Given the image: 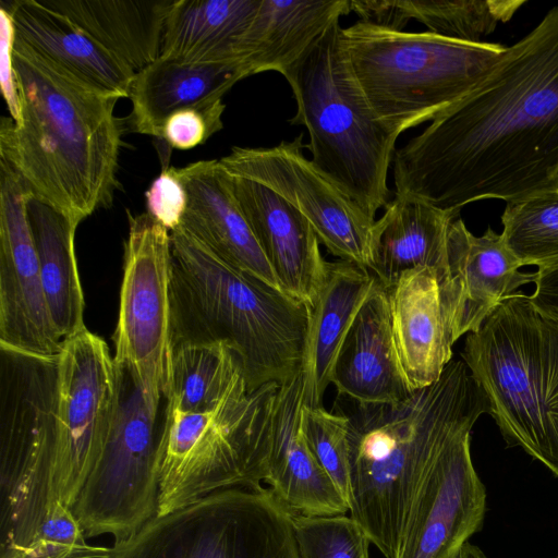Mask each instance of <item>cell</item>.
I'll use <instances>...</instances> for the list:
<instances>
[{
  "label": "cell",
  "instance_id": "obj_1",
  "mask_svg": "<svg viewBox=\"0 0 558 558\" xmlns=\"http://www.w3.org/2000/svg\"><path fill=\"white\" fill-rule=\"evenodd\" d=\"M558 7L393 155L395 195L460 213L556 191Z\"/></svg>",
  "mask_w": 558,
  "mask_h": 558
},
{
  "label": "cell",
  "instance_id": "obj_13",
  "mask_svg": "<svg viewBox=\"0 0 558 558\" xmlns=\"http://www.w3.org/2000/svg\"><path fill=\"white\" fill-rule=\"evenodd\" d=\"M118 399L119 371L107 343L86 327L63 339L53 492L71 509L105 447Z\"/></svg>",
  "mask_w": 558,
  "mask_h": 558
},
{
  "label": "cell",
  "instance_id": "obj_40",
  "mask_svg": "<svg viewBox=\"0 0 558 558\" xmlns=\"http://www.w3.org/2000/svg\"><path fill=\"white\" fill-rule=\"evenodd\" d=\"M350 12L360 16V21L390 28L403 31L409 21L403 16L398 0H349Z\"/></svg>",
  "mask_w": 558,
  "mask_h": 558
},
{
  "label": "cell",
  "instance_id": "obj_5",
  "mask_svg": "<svg viewBox=\"0 0 558 558\" xmlns=\"http://www.w3.org/2000/svg\"><path fill=\"white\" fill-rule=\"evenodd\" d=\"M461 356L508 445L558 478V317L515 292L469 332Z\"/></svg>",
  "mask_w": 558,
  "mask_h": 558
},
{
  "label": "cell",
  "instance_id": "obj_9",
  "mask_svg": "<svg viewBox=\"0 0 558 558\" xmlns=\"http://www.w3.org/2000/svg\"><path fill=\"white\" fill-rule=\"evenodd\" d=\"M58 355L0 344V558H22L57 498Z\"/></svg>",
  "mask_w": 558,
  "mask_h": 558
},
{
  "label": "cell",
  "instance_id": "obj_30",
  "mask_svg": "<svg viewBox=\"0 0 558 558\" xmlns=\"http://www.w3.org/2000/svg\"><path fill=\"white\" fill-rule=\"evenodd\" d=\"M27 210L49 315L59 336L65 339L85 328L74 247L78 226L34 196L28 199Z\"/></svg>",
  "mask_w": 558,
  "mask_h": 558
},
{
  "label": "cell",
  "instance_id": "obj_17",
  "mask_svg": "<svg viewBox=\"0 0 558 558\" xmlns=\"http://www.w3.org/2000/svg\"><path fill=\"white\" fill-rule=\"evenodd\" d=\"M520 262L490 227L483 235L471 233L457 217L447 242V277L440 284L453 340L476 331L485 318L515 290L535 281L522 272Z\"/></svg>",
  "mask_w": 558,
  "mask_h": 558
},
{
  "label": "cell",
  "instance_id": "obj_16",
  "mask_svg": "<svg viewBox=\"0 0 558 558\" xmlns=\"http://www.w3.org/2000/svg\"><path fill=\"white\" fill-rule=\"evenodd\" d=\"M470 440L471 430L458 434L429 465L395 558H452L482 530L487 493L474 469Z\"/></svg>",
  "mask_w": 558,
  "mask_h": 558
},
{
  "label": "cell",
  "instance_id": "obj_8",
  "mask_svg": "<svg viewBox=\"0 0 558 558\" xmlns=\"http://www.w3.org/2000/svg\"><path fill=\"white\" fill-rule=\"evenodd\" d=\"M279 387L266 384L207 412L163 408L157 451V515L221 489L262 486L267 477Z\"/></svg>",
  "mask_w": 558,
  "mask_h": 558
},
{
  "label": "cell",
  "instance_id": "obj_7",
  "mask_svg": "<svg viewBox=\"0 0 558 558\" xmlns=\"http://www.w3.org/2000/svg\"><path fill=\"white\" fill-rule=\"evenodd\" d=\"M353 73L376 114L401 134L434 121L492 70L507 46L362 21L342 28Z\"/></svg>",
  "mask_w": 558,
  "mask_h": 558
},
{
  "label": "cell",
  "instance_id": "obj_22",
  "mask_svg": "<svg viewBox=\"0 0 558 558\" xmlns=\"http://www.w3.org/2000/svg\"><path fill=\"white\" fill-rule=\"evenodd\" d=\"M302 387L301 372L279 387L265 483L294 513L347 514L348 502L320 468L304 438L301 426Z\"/></svg>",
  "mask_w": 558,
  "mask_h": 558
},
{
  "label": "cell",
  "instance_id": "obj_31",
  "mask_svg": "<svg viewBox=\"0 0 558 558\" xmlns=\"http://www.w3.org/2000/svg\"><path fill=\"white\" fill-rule=\"evenodd\" d=\"M250 392L243 364L223 342H187L172 348L163 408L201 413Z\"/></svg>",
  "mask_w": 558,
  "mask_h": 558
},
{
  "label": "cell",
  "instance_id": "obj_14",
  "mask_svg": "<svg viewBox=\"0 0 558 558\" xmlns=\"http://www.w3.org/2000/svg\"><path fill=\"white\" fill-rule=\"evenodd\" d=\"M303 134L272 147H232L219 159L231 175L258 182L299 210L332 255L369 270L375 220L303 154Z\"/></svg>",
  "mask_w": 558,
  "mask_h": 558
},
{
  "label": "cell",
  "instance_id": "obj_27",
  "mask_svg": "<svg viewBox=\"0 0 558 558\" xmlns=\"http://www.w3.org/2000/svg\"><path fill=\"white\" fill-rule=\"evenodd\" d=\"M349 13V0H260L243 41L242 62L251 75L265 71L284 75Z\"/></svg>",
  "mask_w": 558,
  "mask_h": 558
},
{
  "label": "cell",
  "instance_id": "obj_26",
  "mask_svg": "<svg viewBox=\"0 0 558 558\" xmlns=\"http://www.w3.org/2000/svg\"><path fill=\"white\" fill-rule=\"evenodd\" d=\"M16 38L88 85L129 97L135 72L64 14L41 0H12Z\"/></svg>",
  "mask_w": 558,
  "mask_h": 558
},
{
  "label": "cell",
  "instance_id": "obj_38",
  "mask_svg": "<svg viewBox=\"0 0 558 558\" xmlns=\"http://www.w3.org/2000/svg\"><path fill=\"white\" fill-rule=\"evenodd\" d=\"M147 211L170 232L183 219L187 206V194L174 167L165 168L145 193Z\"/></svg>",
  "mask_w": 558,
  "mask_h": 558
},
{
  "label": "cell",
  "instance_id": "obj_37",
  "mask_svg": "<svg viewBox=\"0 0 558 558\" xmlns=\"http://www.w3.org/2000/svg\"><path fill=\"white\" fill-rule=\"evenodd\" d=\"M223 102L206 108H186L170 114L163 123L161 140L181 150L194 148L222 129Z\"/></svg>",
  "mask_w": 558,
  "mask_h": 558
},
{
  "label": "cell",
  "instance_id": "obj_32",
  "mask_svg": "<svg viewBox=\"0 0 558 558\" xmlns=\"http://www.w3.org/2000/svg\"><path fill=\"white\" fill-rule=\"evenodd\" d=\"M407 21L424 24L448 38L481 43L499 23L509 21L522 0H398Z\"/></svg>",
  "mask_w": 558,
  "mask_h": 558
},
{
  "label": "cell",
  "instance_id": "obj_29",
  "mask_svg": "<svg viewBox=\"0 0 558 558\" xmlns=\"http://www.w3.org/2000/svg\"><path fill=\"white\" fill-rule=\"evenodd\" d=\"M259 2L177 0L165 22L160 57L193 63H243V41Z\"/></svg>",
  "mask_w": 558,
  "mask_h": 558
},
{
  "label": "cell",
  "instance_id": "obj_15",
  "mask_svg": "<svg viewBox=\"0 0 558 558\" xmlns=\"http://www.w3.org/2000/svg\"><path fill=\"white\" fill-rule=\"evenodd\" d=\"M32 193L0 159V344L58 355L63 339L47 307L27 203Z\"/></svg>",
  "mask_w": 558,
  "mask_h": 558
},
{
  "label": "cell",
  "instance_id": "obj_36",
  "mask_svg": "<svg viewBox=\"0 0 558 558\" xmlns=\"http://www.w3.org/2000/svg\"><path fill=\"white\" fill-rule=\"evenodd\" d=\"M72 509L56 498L22 558H109L111 547L90 545Z\"/></svg>",
  "mask_w": 558,
  "mask_h": 558
},
{
  "label": "cell",
  "instance_id": "obj_43",
  "mask_svg": "<svg viewBox=\"0 0 558 558\" xmlns=\"http://www.w3.org/2000/svg\"><path fill=\"white\" fill-rule=\"evenodd\" d=\"M555 189L558 192V172H557V175H556V179H555Z\"/></svg>",
  "mask_w": 558,
  "mask_h": 558
},
{
  "label": "cell",
  "instance_id": "obj_3",
  "mask_svg": "<svg viewBox=\"0 0 558 558\" xmlns=\"http://www.w3.org/2000/svg\"><path fill=\"white\" fill-rule=\"evenodd\" d=\"M354 403V402H353ZM348 418L350 515L386 558L400 547L423 476L442 448L489 413L485 393L464 361L396 403L357 404Z\"/></svg>",
  "mask_w": 558,
  "mask_h": 558
},
{
  "label": "cell",
  "instance_id": "obj_39",
  "mask_svg": "<svg viewBox=\"0 0 558 558\" xmlns=\"http://www.w3.org/2000/svg\"><path fill=\"white\" fill-rule=\"evenodd\" d=\"M16 34L9 10L0 8V84L10 118L15 122L21 120L20 102L16 89L13 50Z\"/></svg>",
  "mask_w": 558,
  "mask_h": 558
},
{
  "label": "cell",
  "instance_id": "obj_11",
  "mask_svg": "<svg viewBox=\"0 0 558 558\" xmlns=\"http://www.w3.org/2000/svg\"><path fill=\"white\" fill-rule=\"evenodd\" d=\"M118 371L119 399L110 434L72 507L86 537L111 535L114 545L157 515L161 425L160 412L148 407L129 373Z\"/></svg>",
  "mask_w": 558,
  "mask_h": 558
},
{
  "label": "cell",
  "instance_id": "obj_19",
  "mask_svg": "<svg viewBox=\"0 0 558 558\" xmlns=\"http://www.w3.org/2000/svg\"><path fill=\"white\" fill-rule=\"evenodd\" d=\"M174 171L187 194L186 210L179 227L230 266L282 290L219 159L198 160Z\"/></svg>",
  "mask_w": 558,
  "mask_h": 558
},
{
  "label": "cell",
  "instance_id": "obj_2",
  "mask_svg": "<svg viewBox=\"0 0 558 558\" xmlns=\"http://www.w3.org/2000/svg\"><path fill=\"white\" fill-rule=\"evenodd\" d=\"M13 64L21 110L2 117L0 159L32 195L78 226L111 204L118 185V96L97 89L15 38Z\"/></svg>",
  "mask_w": 558,
  "mask_h": 558
},
{
  "label": "cell",
  "instance_id": "obj_12",
  "mask_svg": "<svg viewBox=\"0 0 558 558\" xmlns=\"http://www.w3.org/2000/svg\"><path fill=\"white\" fill-rule=\"evenodd\" d=\"M128 221L113 359L159 413L172 357L171 234L148 213Z\"/></svg>",
  "mask_w": 558,
  "mask_h": 558
},
{
  "label": "cell",
  "instance_id": "obj_4",
  "mask_svg": "<svg viewBox=\"0 0 558 558\" xmlns=\"http://www.w3.org/2000/svg\"><path fill=\"white\" fill-rule=\"evenodd\" d=\"M172 348L223 342L240 356L247 389L282 385L300 372L310 307L172 230Z\"/></svg>",
  "mask_w": 558,
  "mask_h": 558
},
{
  "label": "cell",
  "instance_id": "obj_42",
  "mask_svg": "<svg viewBox=\"0 0 558 558\" xmlns=\"http://www.w3.org/2000/svg\"><path fill=\"white\" fill-rule=\"evenodd\" d=\"M452 558H487L484 551L470 541L465 542Z\"/></svg>",
  "mask_w": 558,
  "mask_h": 558
},
{
  "label": "cell",
  "instance_id": "obj_23",
  "mask_svg": "<svg viewBox=\"0 0 558 558\" xmlns=\"http://www.w3.org/2000/svg\"><path fill=\"white\" fill-rule=\"evenodd\" d=\"M250 75L241 62L193 63L159 57L133 77L129 92L131 125L140 134L161 140L170 114L220 104L235 83Z\"/></svg>",
  "mask_w": 558,
  "mask_h": 558
},
{
  "label": "cell",
  "instance_id": "obj_41",
  "mask_svg": "<svg viewBox=\"0 0 558 558\" xmlns=\"http://www.w3.org/2000/svg\"><path fill=\"white\" fill-rule=\"evenodd\" d=\"M531 301L539 310L558 317V265L538 268Z\"/></svg>",
  "mask_w": 558,
  "mask_h": 558
},
{
  "label": "cell",
  "instance_id": "obj_18",
  "mask_svg": "<svg viewBox=\"0 0 558 558\" xmlns=\"http://www.w3.org/2000/svg\"><path fill=\"white\" fill-rule=\"evenodd\" d=\"M229 185L281 289L311 308L327 268L311 223L258 182L229 174Z\"/></svg>",
  "mask_w": 558,
  "mask_h": 558
},
{
  "label": "cell",
  "instance_id": "obj_21",
  "mask_svg": "<svg viewBox=\"0 0 558 558\" xmlns=\"http://www.w3.org/2000/svg\"><path fill=\"white\" fill-rule=\"evenodd\" d=\"M438 274L417 268L386 289L399 361L412 390L436 383L452 357Z\"/></svg>",
  "mask_w": 558,
  "mask_h": 558
},
{
  "label": "cell",
  "instance_id": "obj_33",
  "mask_svg": "<svg viewBox=\"0 0 558 558\" xmlns=\"http://www.w3.org/2000/svg\"><path fill=\"white\" fill-rule=\"evenodd\" d=\"M501 235L522 266L558 265V192L506 203Z\"/></svg>",
  "mask_w": 558,
  "mask_h": 558
},
{
  "label": "cell",
  "instance_id": "obj_24",
  "mask_svg": "<svg viewBox=\"0 0 558 558\" xmlns=\"http://www.w3.org/2000/svg\"><path fill=\"white\" fill-rule=\"evenodd\" d=\"M377 282L365 267L342 259L327 262L324 284L310 308L300 369L304 407H323L341 344Z\"/></svg>",
  "mask_w": 558,
  "mask_h": 558
},
{
  "label": "cell",
  "instance_id": "obj_6",
  "mask_svg": "<svg viewBox=\"0 0 558 558\" xmlns=\"http://www.w3.org/2000/svg\"><path fill=\"white\" fill-rule=\"evenodd\" d=\"M296 101L290 120L310 134L311 161L371 219L390 202L388 169L399 133L373 110L335 22L284 75Z\"/></svg>",
  "mask_w": 558,
  "mask_h": 558
},
{
  "label": "cell",
  "instance_id": "obj_20",
  "mask_svg": "<svg viewBox=\"0 0 558 558\" xmlns=\"http://www.w3.org/2000/svg\"><path fill=\"white\" fill-rule=\"evenodd\" d=\"M331 384L339 396L357 404L396 403L414 391L399 361L387 291L379 282L341 344Z\"/></svg>",
  "mask_w": 558,
  "mask_h": 558
},
{
  "label": "cell",
  "instance_id": "obj_10",
  "mask_svg": "<svg viewBox=\"0 0 558 558\" xmlns=\"http://www.w3.org/2000/svg\"><path fill=\"white\" fill-rule=\"evenodd\" d=\"M292 513L269 488L221 489L156 515L109 558H299Z\"/></svg>",
  "mask_w": 558,
  "mask_h": 558
},
{
  "label": "cell",
  "instance_id": "obj_34",
  "mask_svg": "<svg viewBox=\"0 0 558 558\" xmlns=\"http://www.w3.org/2000/svg\"><path fill=\"white\" fill-rule=\"evenodd\" d=\"M292 526L299 558H369L371 539L351 515L293 512Z\"/></svg>",
  "mask_w": 558,
  "mask_h": 558
},
{
  "label": "cell",
  "instance_id": "obj_35",
  "mask_svg": "<svg viewBox=\"0 0 558 558\" xmlns=\"http://www.w3.org/2000/svg\"><path fill=\"white\" fill-rule=\"evenodd\" d=\"M301 426L306 444L316 461L332 481L349 506L350 457L348 418L341 411L324 407L302 408Z\"/></svg>",
  "mask_w": 558,
  "mask_h": 558
},
{
  "label": "cell",
  "instance_id": "obj_28",
  "mask_svg": "<svg viewBox=\"0 0 558 558\" xmlns=\"http://www.w3.org/2000/svg\"><path fill=\"white\" fill-rule=\"evenodd\" d=\"M68 16L135 73L160 57L177 0H41Z\"/></svg>",
  "mask_w": 558,
  "mask_h": 558
},
{
  "label": "cell",
  "instance_id": "obj_25",
  "mask_svg": "<svg viewBox=\"0 0 558 558\" xmlns=\"http://www.w3.org/2000/svg\"><path fill=\"white\" fill-rule=\"evenodd\" d=\"M459 216L414 197L395 195L373 226L369 271L385 289L417 268L436 271L442 284L448 232Z\"/></svg>",
  "mask_w": 558,
  "mask_h": 558
}]
</instances>
